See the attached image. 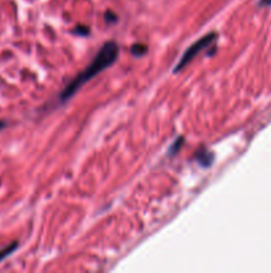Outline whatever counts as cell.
<instances>
[{"label": "cell", "instance_id": "obj_1", "mask_svg": "<svg viewBox=\"0 0 271 273\" xmlns=\"http://www.w3.org/2000/svg\"><path fill=\"white\" fill-rule=\"evenodd\" d=\"M117 58H118V46H117V43H114V42L105 43L100 48V51L96 55V58L93 59V62L90 63V66L86 67L82 74L76 76L66 86V90L62 91V95H60V99L62 102H66V99L72 98L78 92V88H82L86 82H90V79L97 76L101 71L106 70L108 67L112 66L113 63L116 62Z\"/></svg>", "mask_w": 271, "mask_h": 273}, {"label": "cell", "instance_id": "obj_2", "mask_svg": "<svg viewBox=\"0 0 271 273\" xmlns=\"http://www.w3.org/2000/svg\"><path fill=\"white\" fill-rule=\"evenodd\" d=\"M216 39H217V35H216V34H208L206 36H204V38H201L200 40H197L193 46H190V47L186 50L185 54L182 55V58L178 62V64L174 67V72H178L182 68H185V67L188 66L200 52H202L204 50L210 47V44H213L214 42H216Z\"/></svg>", "mask_w": 271, "mask_h": 273}, {"label": "cell", "instance_id": "obj_3", "mask_svg": "<svg viewBox=\"0 0 271 273\" xmlns=\"http://www.w3.org/2000/svg\"><path fill=\"white\" fill-rule=\"evenodd\" d=\"M197 159L198 161L204 165V167H209L210 164L213 163L214 156H213V153L210 152V151H208L206 148H202L201 151L197 153Z\"/></svg>", "mask_w": 271, "mask_h": 273}, {"label": "cell", "instance_id": "obj_4", "mask_svg": "<svg viewBox=\"0 0 271 273\" xmlns=\"http://www.w3.org/2000/svg\"><path fill=\"white\" fill-rule=\"evenodd\" d=\"M18 245H19V244H18L16 241H14V242H11L10 245L6 246V248H3V249H0V262L3 261L4 258H7L10 254L14 253L16 248H18Z\"/></svg>", "mask_w": 271, "mask_h": 273}, {"label": "cell", "instance_id": "obj_5", "mask_svg": "<svg viewBox=\"0 0 271 273\" xmlns=\"http://www.w3.org/2000/svg\"><path fill=\"white\" fill-rule=\"evenodd\" d=\"M148 48L144 44H136V46H132V54L136 55V56H142V55L146 54Z\"/></svg>", "mask_w": 271, "mask_h": 273}, {"label": "cell", "instance_id": "obj_6", "mask_svg": "<svg viewBox=\"0 0 271 273\" xmlns=\"http://www.w3.org/2000/svg\"><path fill=\"white\" fill-rule=\"evenodd\" d=\"M182 143H184V137H180V139H177V140H176L174 143H173V145H172L170 151H169V155H170V156H173V155H174V153L177 152V151H178L180 148H181Z\"/></svg>", "mask_w": 271, "mask_h": 273}, {"label": "cell", "instance_id": "obj_7", "mask_svg": "<svg viewBox=\"0 0 271 273\" xmlns=\"http://www.w3.org/2000/svg\"><path fill=\"white\" fill-rule=\"evenodd\" d=\"M105 19L108 20V22H114V20H116V15L108 11L106 14H105Z\"/></svg>", "mask_w": 271, "mask_h": 273}, {"label": "cell", "instance_id": "obj_8", "mask_svg": "<svg viewBox=\"0 0 271 273\" xmlns=\"http://www.w3.org/2000/svg\"><path fill=\"white\" fill-rule=\"evenodd\" d=\"M78 30H76V31L78 32V34H84V35H88V30H86V27H78Z\"/></svg>", "mask_w": 271, "mask_h": 273}, {"label": "cell", "instance_id": "obj_9", "mask_svg": "<svg viewBox=\"0 0 271 273\" xmlns=\"http://www.w3.org/2000/svg\"><path fill=\"white\" fill-rule=\"evenodd\" d=\"M6 125H7V124H6V121L0 120V129H3L4 127H6Z\"/></svg>", "mask_w": 271, "mask_h": 273}, {"label": "cell", "instance_id": "obj_10", "mask_svg": "<svg viewBox=\"0 0 271 273\" xmlns=\"http://www.w3.org/2000/svg\"><path fill=\"white\" fill-rule=\"evenodd\" d=\"M0 184H2V180H0Z\"/></svg>", "mask_w": 271, "mask_h": 273}]
</instances>
